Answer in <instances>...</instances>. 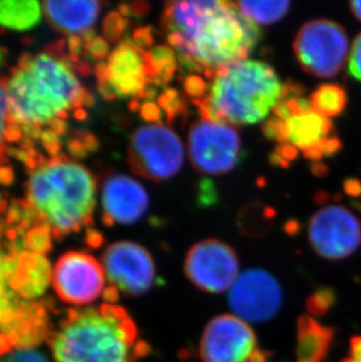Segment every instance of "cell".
Returning <instances> with one entry per match:
<instances>
[{
    "label": "cell",
    "mask_w": 361,
    "mask_h": 362,
    "mask_svg": "<svg viewBox=\"0 0 361 362\" xmlns=\"http://www.w3.org/2000/svg\"><path fill=\"white\" fill-rule=\"evenodd\" d=\"M161 30L178 53L180 69L212 79L218 71L248 60L262 39L257 25L223 0L169 1Z\"/></svg>",
    "instance_id": "cell-1"
},
{
    "label": "cell",
    "mask_w": 361,
    "mask_h": 362,
    "mask_svg": "<svg viewBox=\"0 0 361 362\" xmlns=\"http://www.w3.org/2000/svg\"><path fill=\"white\" fill-rule=\"evenodd\" d=\"M11 119L21 127L42 128L67 110L92 107L96 103L75 76L65 55L41 53L21 55L7 83Z\"/></svg>",
    "instance_id": "cell-2"
},
{
    "label": "cell",
    "mask_w": 361,
    "mask_h": 362,
    "mask_svg": "<svg viewBox=\"0 0 361 362\" xmlns=\"http://www.w3.org/2000/svg\"><path fill=\"white\" fill-rule=\"evenodd\" d=\"M51 349L57 362H137L150 352L130 313L113 303L69 311Z\"/></svg>",
    "instance_id": "cell-3"
},
{
    "label": "cell",
    "mask_w": 361,
    "mask_h": 362,
    "mask_svg": "<svg viewBox=\"0 0 361 362\" xmlns=\"http://www.w3.org/2000/svg\"><path fill=\"white\" fill-rule=\"evenodd\" d=\"M96 188L91 171L62 155L32 173L28 201L39 216L38 224H47L60 238L92 224Z\"/></svg>",
    "instance_id": "cell-4"
},
{
    "label": "cell",
    "mask_w": 361,
    "mask_h": 362,
    "mask_svg": "<svg viewBox=\"0 0 361 362\" xmlns=\"http://www.w3.org/2000/svg\"><path fill=\"white\" fill-rule=\"evenodd\" d=\"M207 98L194 100L201 120L236 126L265 120L276 106L283 85L265 62L244 60L216 73Z\"/></svg>",
    "instance_id": "cell-5"
},
{
    "label": "cell",
    "mask_w": 361,
    "mask_h": 362,
    "mask_svg": "<svg viewBox=\"0 0 361 362\" xmlns=\"http://www.w3.org/2000/svg\"><path fill=\"white\" fill-rule=\"evenodd\" d=\"M184 148L178 134L162 123L141 126L130 136L128 163L134 174L149 181H167L178 174Z\"/></svg>",
    "instance_id": "cell-6"
},
{
    "label": "cell",
    "mask_w": 361,
    "mask_h": 362,
    "mask_svg": "<svg viewBox=\"0 0 361 362\" xmlns=\"http://www.w3.org/2000/svg\"><path fill=\"white\" fill-rule=\"evenodd\" d=\"M293 51L307 74L333 78L348 62L350 41L341 25L328 19H317L302 26L294 39Z\"/></svg>",
    "instance_id": "cell-7"
},
{
    "label": "cell",
    "mask_w": 361,
    "mask_h": 362,
    "mask_svg": "<svg viewBox=\"0 0 361 362\" xmlns=\"http://www.w3.org/2000/svg\"><path fill=\"white\" fill-rule=\"evenodd\" d=\"M98 88L103 99H144L147 89L153 86L149 54L133 39H123L109 54L107 62L96 67ZM154 87V86H153Z\"/></svg>",
    "instance_id": "cell-8"
},
{
    "label": "cell",
    "mask_w": 361,
    "mask_h": 362,
    "mask_svg": "<svg viewBox=\"0 0 361 362\" xmlns=\"http://www.w3.org/2000/svg\"><path fill=\"white\" fill-rule=\"evenodd\" d=\"M188 151L195 170L223 175L234 170L242 160V140L228 123L196 121L188 135Z\"/></svg>",
    "instance_id": "cell-9"
},
{
    "label": "cell",
    "mask_w": 361,
    "mask_h": 362,
    "mask_svg": "<svg viewBox=\"0 0 361 362\" xmlns=\"http://www.w3.org/2000/svg\"><path fill=\"white\" fill-rule=\"evenodd\" d=\"M202 362H268L249 322L235 315H222L205 326L200 342Z\"/></svg>",
    "instance_id": "cell-10"
},
{
    "label": "cell",
    "mask_w": 361,
    "mask_h": 362,
    "mask_svg": "<svg viewBox=\"0 0 361 362\" xmlns=\"http://www.w3.org/2000/svg\"><path fill=\"white\" fill-rule=\"evenodd\" d=\"M307 235L318 256L343 260L361 246L360 219L345 206L327 205L311 217Z\"/></svg>",
    "instance_id": "cell-11"
},
{
    "label": "cell",
    "mask_w": 361,
    "mask_h": 362,
    "mask_svg": "<svg viewBox=\"0 0 361 362\" xmlns=\"http://www.w3.org/2000/svg\"><path fill=\"white\" fill-rule=\"evenodd\" d=\"M184 272L198 290L222 293L230 290L239 278V258L235 250L221 240H202L188 251Z\"/></svg>",
    "instance_id": "cell-12"
},
{
    "label": "cell",
    "mask_w": 361,
    "mask_h": 362,
    "mask_svg": "<svg viewBox=\"0 0 361 362\" xmlns=\"http://www.w3.org/2000/svg\"><path fill=\"white\" fill-rule=\"evenodd\" d=\"M103 267L110 286L133 297L149 292L156 281L153 257L137 243H113L103 252Z\"/></svg>",
    "instance_id": "cell-13"
},
{
    "label": "cell",
    "mask_w": 361,
    "mask_h": 362,
    "mask_svg": "<svg viewBox=\"0 0 361 362\" xmlns=\"http://www.w3.org/2000/svg\"><path fill=\"white\" fill-rule=\"evenodd\" d=\"M105 270L88 253L69 252L60 257L52 274L55 293L67 304H91L105 293Z\"/></svg>",
    "instance_id": "cell-14"
},
{
    "label": "cell",
    "mask_w": 361,
    "mask_h": 362,
    "mask_svg": "<svg viewBox=\"0 0 361 362\" xmlns=\"http://www.w3.org/2000/svg\"><path fill=\"white\" fill-rule=\"evenodd\" d=\"M283 291L273 274L253 269L239 274L229 290V305L246 322H265L280 311Z\"/></svg>",
    "instance_id": "cell-15"
},
{
    "label": "cell",
    "mask_w": 361,
    "mask_h": 362,
    "mask_svg": "<svg viewBox=\"0 0 361 362\" xmlns=\"http://www.w3.org/2000/svg\"><path fill=\"white\" fill-rule=\"evenodd\" d=\"M105 226H130L139 222L149 208V196L144 185L123 174L106 178L101 192Z\"/></svg>",
    "instance_id": "cell-16"
},
{
    "label": "cell",
    "mask_w": 361,
    "mask_h": 362,
    "mask_svg": "<svg viewBox=\"0 0 361 362\" xmlns=\"http://www.w3.org/2000/svg\"><path fill=\"white\" fill-rule=\"evenodd\" d=\"M287 144L303 151L309 161H321V147L334 135L333 123L321 114L309 110L285 120Z\"/></svg>",
    "instance_id": "cell-17"
},
{
    "label": "cell",
    "mask_w": 361,
    "mask_h": 362,
    "mask_svg": "<svg viewBox=\"0 0 361 362\" xmlns=\"http://www.w3.org/2000/svg\"><path fill=\"white\" fill-rule=\"evenodd\" d=\"M51 264L44 255L21 251L16 253L10 285L18 297L33 300L41 297L52 281Z\"/></svg>",
    "instance_id": "cell-18"
},
{
    "label": "cell",
    "mask_w": 361,
    "mask_h": 362,
    "mask_svg": "<svg viewBox=\"0 0 361 362\" xmlns=\"http://www.w3.org/2000/svg\"><path fill=\"white\" fill-rule=\"evenodd\" d=\"M44 13L57 31L71 35H85L94 31L101 4L99 1H45Z\"/></svg>",
    "instance_id": "cell-19"
},
{
    "label": "cell",
    "mask_w": 361,
    "mask_h": 362,
    "mask_svg": "<svg viewBox=\"0 0 361 362\" xmlns=\"http://www.w3.org/2000/svg\"><path fill=\"white\" fill-rule=\"evenodd\" d=\"M296 361L324 362L334 340V329L311 315L297 322Z\"/></svg>",
    "instance_id": "cell-20"
},
{
    "label": "cell",
    "mask_w": 361,
    "mask_h": 362,
    "mask_svg": "<svg viewBox=\"0 0 361 362\" xmlns=\"http://www.w3.org/2000/svg\"><path fill=\"white\" fill-rule=\"evenodd\" d=\"M14 257L0 255V335L7 337L14 327L25 305L18 303V296L10 285Z\"/></svg>",
    "instance_id": "cell-21"
},
{
    "label": "cell",
    "mask_w": 361,
    "mask_h": 362,
    "mask_svg": "<svg viewBox=\"0 0 361 362\" xmlns=\"http://www.w3.org/2000/svg\"><path fill=\"white\" fill-rule=\"evenodd\" d=\"M42 17L41 4L35 0L0 1V26L13 31H30Z\"/></svg>",
    "instance_id": "cell-22"
},
{
    "label": "cell",
    "mask_w": 361,
    "mask_h": 362,
    "mask_svg": "<svg viewBox=\"0 0 361 362\" xmlns=\"http://www.w3.org/2000/svg\"><path fill=\"white\" fill-rule=\"evenodd\" d=\"M310 103L314 112L327 119L339 117L348 107V92L337 83H324L311 94Z\"/></svg>",
    "instance_id": "cell-23"
},
{
    "label": "cell",
    "mask_w": 361,
    "mask_h": 362,
    "mask_svg": "<svg viewBox=\"0 0 361 362\" xmlns=\"http://www.w3.org/2000/svg\"><path fill=\"white\" fill-rule=\"evenodd\" d=\"M239 13L253 24L269 25L287 16L290 1H237Z\"/></svg>",
    "instance_id": "cell-24"
},
{
    "label": "cell",
    "mask_w": 361,
    "mask_h": 362,
    "mask_svg": "<svg viewBox=\"0 0 361 362\" xmlns=\"http://www.w3.org/2000/svg\"><path fill=\"white\" fill-rule=\"evenodd\" d=\"M149 54L150 66L153 72V86H167L174 78L175 72L178 69V58L173 48L167 45L154 46Z\"/></svg>",
    "instance_id": "cell-25"
},
{
    "label": "cell",
    "mask_w": 361,
    "mask_h": 362,
    "mask_svg": "<svg viewBox=\"0 0 361 362\" xmlns=\"http://www.w3.org/2000/svg\"><path fill=\"white\" fill-rule=\"evenodd\" d=\"M157 103L161 110L166 114L168 124H174V123L180 121L184 123L187 120L188 106L184 101L183 96L178 90L175 88H167L164 90L159 99Z\"/></svg>",
    "instance_id": "cell-26"
},
{
    "label": "cell",
    "mask_w": 361,
    "mask_h": 362,
    "mask_svg": "<svg viewBox=\"0 0 361 362\" xmlns=\"http://www.w3.org/2000/svg\"><path fill=\"white\" fill-rule=\"evenodd\" d=\"M52 231L46 224H37L32 226L25 235L23 246L26 251L45 255L51 250Z\"/></svg>",
    "instance_id": "cell-27"
},
{
    "label": "cell",
    "mask_w": 361,
    "mask_h": 362,
    "mask_svg": "<svg viewBox=\"0 0 361 362\" xmlns=\"http://www.w3.org/2000/svg\"><path fill=\"white\" fill-rule=\"evenodd\" d=\"M0 362H50L33 346L13 345L0 353Z\"/></svg>",
    "instance_id": "cell-28"
},
{
    "label": "cell",
    "mask_w": 361,
    "mask_h": 362,
    "mask_svg": "<svg viewBox=\"0 0 361 362\" xmlns=\"http://www.w3.org/2000/svg\"><path fill=\"white\" fill-rule=\"evenodd\" d=\"M334 300L336 297H334L333 291L323 287L314 291V293L307 298L306 310L311 317L326 315L333 306Z\"/></svg>",
    "instance_id": "cell-29"
},
{
    "label": "cell",
    "mask_w": 361,
    "mask_h": 362,
    "mask_svg": "<svg viewBox=\"0 0 361 362\" xmlns=\"http://www.w3.org/2000/svg\"><path fill=\"white\" fill-rule=\"evenodd\" d=\"M128 18L123 17L119 11L109 12L106 19L103 21V31L105 39L109 42H116L122 38L127 28H128Z\"/></svg>",
    "instance_id": "cell-30"
},
{
    "label": "cell",
    "mask_w": 361,
    "mask_h": 362,
    "mask_svg": "<svg viewBox=\"0 0 361 362\" xmlns=\"http://www.w3.org/2000/svg\"><path fill=\"white\" fill-rule=\"evenodd\" d=\"M85 44L86 54L93 60H103L109 57V47L107 40L96 35V32L91 31L82 35Z\"/></svg>",
    "instance_id": "cell-31"
},
{
    "label": "cell",
    "mask_w": 361,
    "mask_h": 362,
    "mask_svg": "<svg viewBox=\"0 0 361 362\" xmlns=\"http://www.w3.org/2000/svg\"><path fill=\"white\" fill-rule=\"evenodd\" d=\"M262 132L268 140L276 141L280 144H287L285 121L280 120L278 117L268 119L263 124Z\"/></svg>",
    "instance_id": "cell-32"
},
{
    "label": "cell",
    "mask_w": 361,
    "mask_h": 362,
    "mask_svg": "<svg viewBox=\"0 0 361 362\" xmlns=\"http://www.w3.org/2000/svg\"><path fill=\"white\" fill-rule=\"evenodd\" d=\"M298 156V149L290 144H278L270 155V162L273 165L280 168H287L291 162Z\"/></svg>",
    "instance_id": "cell-33"
},
{
    "label": "cell",
    "mask_w": 361,
    "mask_h": 362,
    "mask_svg": "<svg viewBox=\"0 0 361 362\" xmlns=\"http://www.w3.org/2000/svg\"><path fill=\"white\" fill-rule=\"evenodd\" d=\"M183 87L184 92L187 93V95L193 98V101L207 98L210 89V85L202 79L201 76H194V74L188 76L184 79Z\"/></svg>",
    "instance_id": "cell-34"
},
{
    "label": "cell",
    "mask_w": 361,
    "mask_h": 362,
    "mask_svg": "<svg viewBox=\"0 0 361 362\" xmlns=\"http://www.w3.org/2000/svg\"><path fill=\"white\" fill-rule=\"evenodd\" d=\"M348 73L361 82V33L355 37L348 55Z\"/></svg>",
    "instance_id": "cell-35"
},
{
    "label": "cell",
    "mask_w": 361,
    "mask_h": 362,
    "mask_svg": "<svg viewBox=\"0 0 361 362\" xmlns=\"http://www.w3.org/2000/svg\"><path fill=\"white\" fill-rule=\"evenodd\" d=\"M10 117V99L7 93V86L4 83V80H0V146L3 144L1 141L4 140V134Z\"/></svg>",
    "instance_id": "cell-36"
},
{
    "label": "cell",
    "mask_w": 361,
    "mask_h": 362,
    "mask_svg": "<svg viewBox=\"0 0 361 362\" xmlns=\"http://www.w3.org/2000/svg\"><path fill=\"white\" fill-rule=\"evenodd\" d=\"M41 142L48 154L52 155L53 158L58 156L60 149H62V142H60V136L57 135L53 130H44L41 135Z\"/></svg>",
    "instance_id": "cell-37"
},
{
    "label": "cell",
    "mask_w": 361,
    "mask_h": 362,
    "mask_svg": "<svg viewBox=\"0 0 361 362\" xmlns=\"http://www.w3.org/2000/svg\"><path fill=\"white\" fill-rule=\"evenodd\" d=\"M141 117L147 122L160 123L162 119V112L156 103L147 101L140 107Z\"/></svg>",
    "instance_id": "cell-38"
},
{
    "label": "cell",
    "mask_w": 361,
    "mask_h": 362,
    "mask_svg": "<svg viewBox=\"0 0 361 362\" xmlns=\"http://www.w3.org/2000/svg\"><path fill=\"white\" fill-rule=\"evenodd\" d=\"M133 41L139 47L144 48V49L149 47L153 48V28H149V26L137 28V31L134 32Z\"/></svg>",
    "instance_id": "cell-39"
},
{
    "label": "cell",
    "mask_w": 361,
    "mask_h": 362,
    "mask_svg": "<svg viewBox=\"0 0 361 362\" xmlns=\"http://www.w3.org/2000/svg\"><path fill=\"white\" fill-rule=\"evenodd\" d=\"M340 362H361V334L352 337L348 356Z\"/></svg>",
    "instance_id": "cell-40"
},
{
    "label": "cell",
    "mask_w": 361,
    "mask_h": 362,
    "mask_svg": "<svg viewBox=\"0 0 361 362\" xmlns=\"http://www.w3.org/2000/svg\"><path fill=\"white\" fill-rule=\"evenodd\" d=\"M67 149H69L71 155L76 158H84L89 154L88 151L86 149L85 144H82V141L78 136L69 140Z\"/></svg>",
    "instance_id": "cell-41"
},
{
    "label": "cell",
    "mask_w": 361,
    "mask_h": 362,
    "mask_svg": "<svg viewBox=\"0 0 361 362\" xmlns=\"http://www.w3.org/2000/svg\"><path fill=\"white\" fill-rule=\"evenodd\" d=\"M78 137L82 141V144H85L86 149L88 151V153L98 151L99 141L93 134L88 133V132H80L78 133Z\"/></svg>",
    "instance_id": "cell-42"
},
{
    "label": "cell",
    "mask_w": 361,
    "mask_h": 362,
    "mask_svg": "<svg viewBox=\"0 0 361 362\" xmlns=\"http://www.w3.org/2000/svg\"><path fill=\"white\" fill-rule=\"evenodd\" d=\"M345 192L348 195L360 196L361 195V183L357 180H348L345 182Z\"/></svg>",
    "instance_id": "cell-43"
},
{
    "label": "cell",
    "mask_w": 361,
    "mask_h": 362,
    "mask_svg": "<svg viewBox=\"0 0 361 362\" xmlns=\"http://www.w3.org/2000/svg\"><path fill=\"white\" fill-rule=\"evenodd\" d=\"M13 177V170L10 167H0V185H10Z\"/></svg>",
    "instance_id": "cell-44"
},
{
    "label": "cell",
    "mask_w": 361,
    "mask_h": 362,
    "mask_svg": "<svg viewBox=\"0 0 361 362\" xmlns=\"http://www.w3.org/2000/svg\"><path fill=\"white\" fill-rule=\"evenodd\" d=\"M87 243L92 247H98L103 243V236L96 230L88 229L87 230Z\"/></svg>",
    "instance_id": "cell-45"
},
{
    "label": "cell",
    "mask_w": 361,
    "mask_h": 362,
    "mask_svg": "<svg viewBox=\"0 0 361 362\" xmlns=\"http://www.w3.org/2000/svg\"><path fill=\"white\" fill-rule=\"evenodd\" d=\"M50 129L53 130L57 135H64L67 132V123L62 119H55V121H52L50 124Z\"/></svg>",
    "instance_id": "cell-46"
},
{
    "label": "cell",
    "mask_w": 361,
    "mask_h": 362,
    "mask_svg": "<svg viewBox=\"0 0 361 362\" xmlns=\"http://www.w3.org/2000/svg\"><path fill=\"white\" fill-rule=\"evenodd\" d=\"M75 65H76V71H78L81 76H87L91 74V72H92L91 66H89V64H87V62H78V64H75Z\"/></svg>",
    "instance_id": "cell-47"
},
{
    "label": "cell",
    "mask_w": 361,
    "mask_h": 362,
    "mask_svg": "<svg viewBox=\"0 0 361 362\" xmlns=\"http://www.w3.org/2000/svg\"><path fill=\"white\" fill-rule=\"evenodd\" d=\"M350 10L359 21H361V1H352L350 3Z\"/></svg>",
    "instance_id": "cell-48"
},
{
    "label": "cell",
    "mask_w": 361,
    "mask_h": 362,
    "mask_svg": "<svg viewBox=\"0 0 361 362\" xmlns=\"http://www.w3.org/2000/svg\"><path fill=\"white\" fill-rule=\"evenodd\" d=\"M327 170H328V169H327L326 165L321 163V162H316V163L314 164V167H312L314 174L317 175V176H324V175L326 174Z\"/></svg>",
    "instance_id": "cell-49"
},
{
    "label": "cell",
    "mask_w": 361,
    "mask_h": 362,
    "mask_svg": "<svg viewBox=\"0 0 361 362\" xmlns=\"http://www.w3.org/2000/svg\"><path fill=\"white\" fill-rule=\"evenodd\" d=\"M74 115L76 119H80V120H81V119H85L87 114L85 113V110H82L81 108H80V110H76Z\"/></svg>",
    "instance_id": "cell-50"
},
{
    "label": "cell",
    "mask_w": 361,
    "mask_h": 362,
    "mask_svg": "<svg viewBox=\"0 0 361 362\" xmlns=\"http://www.w3.org/2000/svg\"><path fill=\"white\" fill-rule=\"evenodd\" d=\"M7 210V203L5 201H0V215H4Z\"/></svg>",
    "instance_id": "cell-51"
},
{
    "label": "cell",
    "mask_w": 361,
    "mask_h": 362,
    "mask_svg": "<svg viewBox=\"0 0 361 362\" xmlns=\"http://www.w3.org/2000/svg\"><path fill=\"white\" fill-rule=\"evenodd\" d=\"M1 62H3V53L0 51V65H1Z\"/></svg>",
    "instance_id": "cell-52"
}]
</instances>
